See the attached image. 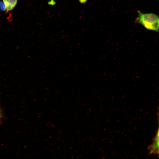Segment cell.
<instances>
[{
    "mask_svg": "<svg viewBox=\"0 0 159 159\" xmlns=\"http://www.w3.org/2000/svg\"><path fill=\"white\" fill-rule=\"evenodd\" d=\"M138 16L135 20V22L142 25L146 29L159 31V16L154 13L144 14L138 11Z\"/></svg>",
    "mask_w": 159,
    "mask_h": 159,
    "instance_id": "6da1fadb",
    "label": "cell"
},
{
    "mask_svg": "<svg viewBox=\"0 0 159 159\" xmlns=\"http://www.w3.org/2000/svg\"><path fill=\"white\" fill-rule=\"evenodd\" d=\"M150 154H158L159 153V129L153 140L152 144L148 148Z\"/></svg>",
    "mask_w": 159,
    "mask_h": 159,
    "instance_id": "7a4b0ae2",
    "label": "cell"
},
{
    "mask_svg": "<svg viewBox=\"0 0 159 159\" xmlns=\"http://www.w3.org/2000/svg\"><path fill=\"white\" fill-rule=\"evenodd\" d=\"M6 12L11 11L15 6L17 0H3Z\"/></svg>",
    "mask_w": 159,
    "mask_h": 159,
    "instance_id": "3957f363",
    "label": "cell"
},
{
    "mask_svg": "<svg viewBox=\"0 0 159 159\" xmlns=\"http://www.w3.org/2000/svg\"><path fill=\"white\" fill-rule=\"evenodd\" d=\"M2 117V112L1 110L0 107V119Z\"/></svg>",
    "mask_w": 159,
    "mask_h": 159,
    "instance_id": "277c9868",
    "label": "cell"
}]
</instances>
